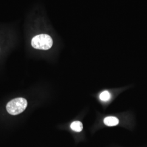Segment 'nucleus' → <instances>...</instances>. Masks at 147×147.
Returning <instances> with one entry per match:
<instances>
[{
    "label": "nucleus",
    "mask_w": 147,
    "mask_h": 147,
    "mask_svg": "<svg viewBox=\"0 0 147 147\" xmlns=\"http://www.w3.org/2000/svg\"><path fill=\"white\" fill-rule=\"evenodd\" d=\"M27 106V101L22 98H18L10 101L7 105V112L11 115H17L24 112Z\"/></svg>",
    "instance_id": "obj_1"
},
{
    "label": "nucleus",
    "mask_w": 147,
    "mask_h": 147,
    "mask_svg": "<svg viewBox=\"0 0 147 147\" xmlns=\"http://www.w3.org/2000/svg\"><path fill=\"white\" fill-rule=\"evenodd\" d=\"M31 44L32 47L34 49L47 50L53 46V39L50 36L45 34L37 35L33 38Z\"/></svg>",
    "instance_id": "obj_2"
},
{
    "label": "nucleus",
    "mask_w": 147,
    "mask_h": 147,
    "mask_svg": "<svg viewBox=\"0 0 147 147\" xmlns=\"http://www.w3.org/2000/svg\"><path fill=\"white\" fill-rule=\"evenodd\" d=\"M104 123L107 126H116L119 124V120L115 117L110 116L105 118L104 120Z\"/></svg>",
    "instance_id": "obj_3"
},
{
    "label": "nucleus",
    "mask_w": 147,
    "mask_h": 147,
    "mask_svg": "<svg viewBox=\"0 0 147 147\" xmlns=\"http://www.w3.org/2000/svg\"><path fill=\"white\" fill-rule=\"evenodd\" d=\"M70 127L74 131L80 132L83 129V125L79 121H75L71 124Z\"/></svg>",
    "instance_id": "obj_4"
},
{
    "label": "nucleus",
    "mask_w": 147,
    "mask_h": 147,
    "mask_svg": "<svg viewBox=\"0 0 147 147\" xmlns=\"http://www.w3.org/2000/svg\"><path fill=\"white\" fill-rule=\"evenodd\" d=\"M111 97V95L108 91L106 90L102 92L100 95V100L103 101H107L108 100H110Z\"/></svg>",
    "instance_id": "obj_5"
}]
</instances>
